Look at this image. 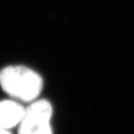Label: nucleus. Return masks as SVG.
Listing matches in <instances>:
<instances>
[{
  "label": "nucleus",
  "instance_id": "4",
  "mask_svg": "<svg viewBox=\"0 0 134 134\" xmlns=\"http://www.w3.org/2000/svg\"><path fill=\"white\" fill-rule=\"evenodd\" d=\"M0 134H12L9 131L6 129H3V128H0Z\"/></svg>",
  "mask_w": 134,
  "mask_h": 134
},
{
  "label": "nucleus",
  "instance_id": "2",
  "mask_svg": "<svg viewBox=\"0 0 134 134\" xmlns=\"http://www.w3.org/2000/svg\"><path fill=\"white\" fill-rule=\"evenodd\" d=\"M53 109L49 101L39 99L25 108L18 134H53L51 125Z\"/></svg>",
  "mask_w": 134,
  "mask_h": 134
},
{
  "label": "nucleus",
  "instance_id": "1",
  "mask_svg": "<svg viewBox=\"0 0 134 134\" xmlns=\"http://www.w3.org/2000/svg\"><path fill=\"white\" fill-rule=\"evenodd\" d=\"M0 85L4 92L25 103H31L43 88L41 76L25 66H7L0 71Z\"/></svg>",
  "mask_w": 134,
  "mask_h": 134
},
{
  "label": "nucleus",
  "instance_id": "3",
  "mask_svg": "<svg viewBox=\"0 0 134 134\" xmlns=\"http://www.w3.org/2000/svg\"><path fill=\"white\" fill-rule=\"evenodd\" d=\"M25 111V107L16 101H0V128L9 130L19 125Z\"/></svg>",
  "mask_w": 134,
  "mask_h": 134
}]
</instances>
